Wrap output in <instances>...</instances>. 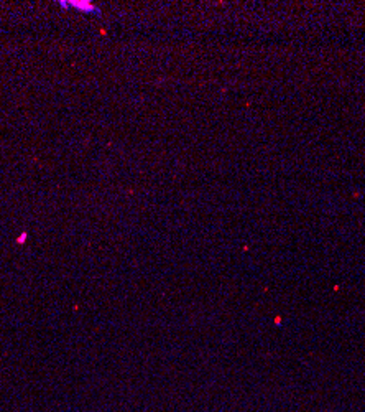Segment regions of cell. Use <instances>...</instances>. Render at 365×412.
Instances as JSON below:
<instances>
[{
	"label": "cell",
	"mask_w": 365,
	"mask_h": 412,
	"mask_svg": "<svg viewBox=\"0 0 365 412\" xmlns=\"http://www.w3.org/2000/svg\"><path fill=\"white\" fill-rule=\"evenodd\" d=\"M59 5L63 9H76L79 12H84V13H99V9L94 4L91 2H84V0H74V2H59Z\"/></svg>",
	"instance_id": "1"
}]
</instances>
